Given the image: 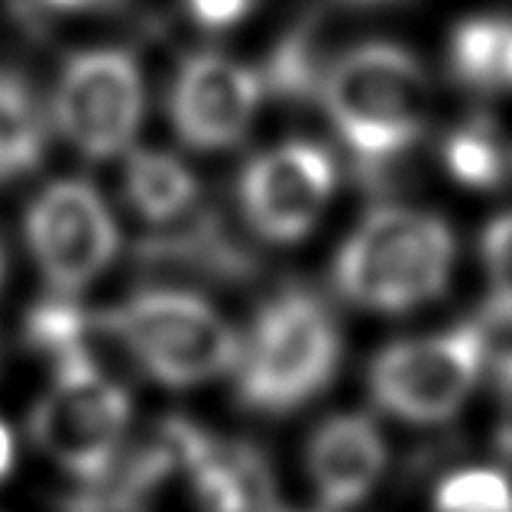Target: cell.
Instances as JSON below:
<instances>
[{"label": "cell", "mask_w": 512, "mask_h": 512, "mask_svg": "<svg viewBox=\"0 0 512 512\" xmlns=\"http://www.w3.org/2000/svg\"><path fill=\"white\" fill-rule=\"evenodd\" d=\"M318 98L367 175L406 156L431 114V85L422 65L396 43H363L328 62Z\"/></svg>", "instance_id": "cell-1"}, {"label": "cell", "mask_w": 512, "mask_h": 512, "mask_svg": "<svg viewBox=\"0 0 512 512\" xmlns=\"http://www.w3.org/2000/svg\"><path fill=\"white\" fill-rule=\"evenodd\" d=\"M454 231L438 214L376 208L334 260V286L367 312H409L438 299L454 269Z\"/></svg>", "instance_id": "cell-2"}, {"label": "cell", "mask_w": 512, "mask_h": 512, "mask_svg": "<svg viewBox=\"0 0 512 512\" xmlns=\"http://www.w3.org/2000/svg\"><path fill=\"white\" fill-rule=\"evenodd\" d=\"M107 338L127 350L137 367L166 386H198L231 373L244 341L201 295L146 289L98 315Z\"/></svg>", "instance_id": "cell-3"}, {"label": "cell", "mask_w": 512, "mask_h": 512, "mask_svg": "<svg viewBox=\"0 0 512 512\" xmlns=\"http://www.w3.org/2000/svg\"><path fill=\"white\" fill-rule=\"evenodd\" d=\"M341 360V331L312 292L289 289L263 305L237 360V393L256 412L305 406L331 383Z\"/></svg>", "instance_id": "cell-4"}, {"label": "cell", "mask_w": 512, "mask_h": 512, "mask_svg": "<svg viewBox=\"0 0 512 512\" xmlns=\"http://www.w3.org/2000/svg\"><path fill=\"white\" fill-rule=\"evenodd\" d=\"M130 425V399L94 357L56 363L43 399L36 402L30 435L36 448L65 474L98 483L120 457Z\"/></svg>", "instance_id": "cell-5"}, {"label": "cell", "mask_w": 512, "mask_h": 512, "mask_svg": "<svg viewBox=\"0 0 512 512\" xmlns=\"http://www.w3.org/2000/svg\"><path fill=\"white\" fill-rule=\"evenodd\" d=\"M487 363V331L457 325L419 341L386 347L370 367L376 406L412 425L448 422L467 402Z\"/></svg>", "instance_id": "cell-6"}, {"label": "cell", "mask_w": 512, "mask_h": 512, "mask_svg": "<svg viewBox=\"0 0 512 512\" xmlns=\"http://www.w3.org/2000/svg\"><path fill=\"white\" fill-rule=\"evenodd\" d=\"M146 107L143 72L124 49H85L62 65L52 120L78 153L107 159L124 153Z\"/></svg>", "instance_id": "cell-7"}, {"label": "cell", "mask_w": 512, "mask_h": 512, "mask_svg": "<svg viewBox=\"0 0 512 512\" xmlns=\"http://www.w3.org/2000/svg\"><path fill=\"white\" fill-rule=\"evenodd\" d=\"M23 231L46 286L62 295L98 279L120 247L111 208L85 179L49 182L26 208Z\"/></svg>", "instance_id": "cell-8"}, {"label": "cell", "mask_w": 512, "mask_h": 512, "mask_svg": "<svg viewBox=\"0 0 512 512\" xmlns=\"http://www.w3.org/2000/svg\"><path fill=\"white\" fill-rule=\"evenodd\" d=\"M338 169L325 146L292 140L253 156L240 172L244 221L273 244H295L318 224L334 195Z\"/></svg>", "instance_id": "cell-9"}, {"label": "cell", "mask_w": 512, "mask_h": 512, "mask_svg": "<svg viewBox=\"0 0 512 512\" xmlns=\"http://www.w3.org/2000/svg\"><path fill=\"white\" fill-rule=\"evenodd\" d=\"M263 78L221 52H198L185 59L169 88V117L175 133L195 150H227L244 140L256 107H260Z\"/></svg>", "instance_id": "cell-10"}, {"label": "cell", "mask_w": 512, "mask_h": 512, "mask_svg": "<svg viewBox=\"0 0 512 512\" xmlns=\"http://www.w3.org/2000/svg\"><path fill=\"white\" fill-rule=\"evenodd\" d=\"M305 470L328 509H354L373 493L386 470L383 431L367 415H331L308 438Z\"/></svg>", "instance_id": "cell-11"}, {"label": "cell", "mask_w": 512, "mask_h": 512, "mask_svg": "<svg viewBox=\"0 0 512 512\" xmlns=\"http://www.w3.org/2000/svg\"><path fill=\"white\" fill-rule=\"evenodd\" d=\"M182 464L198 512H276L273 477L247 444L214 441L195 425H182Z\"/></svg>", "instance_id": "cell-12"}, {"label": "cell", "mask_w": 512, "mask_h": 512, "mask_svg": "<svg viewBox=\"0 0 512 512\" xmlns=\"http://www.w3.org/2000/svg\"><path fill=\"white\" fill-rule=\"evenodd\" d=\"M140 256L146 263L185 266L218 279H244L253 273V260L244 247L205 211H188L166 227H153V234L140 244Z\"/></svg>", "instance_id": "cell-13"}, {"label": "cell", "mask_w": 512, "mask_h": 512, "mask_svg": "<svg viewBox=\"0 0 512 512\" xmlns=\"http://www.w3.org/2000/svg\"><path fill=\"white\" fill-rule=\"evenodd\" d=\"M124 195L146 224L166 227L198 205V179L179 159L159 150H137L124 166Z\"/></svg>", "instance_id": "cell-14"}, {"label": "cell", "mask_w": 512, "mask_h": 512, "mask_svg": "<svg viewBox=\"0 0 512 512\" xmlns=\"http://www.w3.org/2000/svg\"><path fill=\"white\" fill-rule=\"evenodd\" d=\"M46 114L30 82L0 69V185L30 175L46 153Z\"/></svg>", "instance_id": "cell-15"}, {"label": "cell", "mask_w": 512, "mask_h": 512, "mask_svg": "<svg viewBox=\"0 0 512 512\" xmlns=\"http://www.w3.org/2000/svg\"><path fill=\"white\" fill-rule=\"evenodd\" d=\"M444 166L464 188H500L512 169V156L493 127L467 124L444 140Z\"/></svg>", "instance_id": "cell-16"}, {"label": "cell", "mask_w": 512, "mask_h": 512, "mask_svg": "<svg viewBox=\"0 0 512 512\" xmlns=\"http://www.w3.org/2000/svg\"><path fill=\"white\" fill-rule=\"evenodd\" d=\"M91 331H98V315H88L65 299L39 302L33 312H26V341L52 363L91 357Z\"/></svg>", "instance_id": "cell-17"}, {"label": "cell", "mask_w": 512, "mask_h": 512, "mask_svg": "<svg viewBox=\"0 0 512 512\" xmlns=\"http://www.w3.org/2000/svg\"><path fill=\"white\" fill-rule=\"evenodd\" d=\"M503 26V17H474L457 26L451 36V72L457 75V82L493 91Z\"/></svg>", "instance_id": "cell-18"}, {"label": "cell", "mask_w": 512, "mask_h": 512, "mask_svg": "<svg viewBox=\"0 0 512 512\" xmlns=\"http://www.w3.org/2000/svg\"><path fill=\"white\" fill-rule=\"evenodd\" d=\"M435 512H512V480L496 467H464L435 490Z\"/></svg>", "instance_id": "cell-19"}, {"label": "cell", "mask_w": 512, "mask_h": 512, "mask_svg": "<svg viewBox=\"0 0 512 512\" xmlns=\"http://www.w3.org/2000/svg\"><path fill=\"white\" fill-rule=\"evenodd\" d=\"M480 253L493 292V315L512 318V211L490 221L480 240Z\"/></svg>", "instance_id": "cell-20"}, {"label": "cell", "mask_w": 512, "mask_h": 512, "mask_svg": "<svg viewBox=\"0 0 512 512\" xmlns=\"http://www.w3.org/2000/svg\"><path fill=\"white\" fill-rule=\"evenodd\" d=\"M250 7L253 0H188V10L205 30H227L244 20Z\"/></svg>", "instance_id": "cell-21"}, {"label": "cell", "mask_w": 512, "mask_h": 512, "mask_svg": "<svg viewBox=\"0 0 512 512\" xmlns=\"http://www.w3.org/2000/svg\"><path fill=\"white\" fill-rule=\"evenodd\" d=\"M496 386H500V448L512 457V354L500 360Z\"/></svg>", "instance_id": "cell-22"}, {"label": "cell", "mask_w": 512, "mask_h": 512, "mask_svg": "<svg viewBox=\"0 0 512 512\" xmlns=\"http://www.w3.org/2000/svg\"><path fill=\"white\" fill-rule=\"evenodd\" d=\"M13 457H17V448H13V435H10V428L0 422V480L10 477Z\"/></svg>", "instance_id": "cell-23"}, {"label": "cell", "mask_w": 512, "mask_h": 512, "mask_svg": "<svg viewBox=\"0 0 512 512\" xmlns=\"http://www.w3.org/2000/svg\"><path fill=\"white\" fill-rule=\"evenodd\" d=\"M43 4L56 10H104V7L120 4V0H43Z\"/></svg>", "instance_id": "cell-24"}, {"label": "cell", "mask_w": 512, "mask_h": 512, "mask_svg": "<svg viewBox=\"0 0 512 512\" xmlns=\"http://www.w3.org/2000/svg\"><path fill=\"white\" fill-rule=\"evenodd\" d=\"M341 4H354V7H373V4H389V0H341Z\"/></svg>", "instance_id": "cell-25"}, {"label": "cell", "mask_w": 512, "mask_h": 512, "mask_svg": "<svg viewBox=\"0 0 512 512\" xmlns=\"http://www.w3.org/2000/svg\"><path fill=\"white\" fill-rule=\"evenodd\" d=\"M0 282H4V247H0Z\"/></svg>", "instance_id": "cell-26"}]
</instances>
